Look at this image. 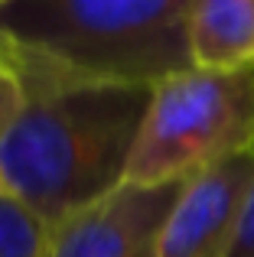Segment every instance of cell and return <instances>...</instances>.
<instances>
[{
  "label": "cell",
  "mask_w": 254,
  "mask_h": 257,
  "mask_svg": "<svg viewBox=\"0 0 254 257\" xmlns=\"http://www.w3.org/2000/svg\"><path fill=\"white\" fill-rule=\"evenodd\" d=\"M13 62L23 104L0 134V182L52 228L124 186L153 88Z\"/></svg>",
  "instance_id": "obj_1"
},
{
  "label": "cell",
  "mask_w": 254,
  "mask_h": 257,
  "mask_svg": "<svg viewBox=\"0 0 254 257\" xmlns=\"http://www.w3.org/2000/svg\"><path fill=\"white\" fill-rule=\"evenodd\" d=\"M196 0H7L0 43L20 62L111 85L153 88L192 69Z\"/></svg>",
  "instance_id": "obj_2"
},
{
  "label": "cell",
  "mask_w": 254,
  "mask_h": 257,
  "mask_svg": "<svg viewBox=\"0 0 254 257\" xmlns=\"http://www.w3.org/2000/svg\"><path fill=\"white\" fill-rule=\"evenodd\" d=\"M248 150H254V69L192 65L153 85L124 182H189Z\"/></svg>",
  "instance_id": "obj_3"
},
{
  "label": "cell",
  "mask_w": 254,
  "mask_h": 257,
  "mask_svg": "<svg viewBox=\"0 0 254 257\" xmlns=\"http://www.w3.org/2000/svg\"><path fill=\"white\" fill-rule=\"evenodd\" d=\"M186 182L117 186L49 228L43 257H153L160 228Z\"/></svg>",
  "instance_id": "obj_4"
},
{
  "label": "cell",
  "mask_w": 254,
  "mask_h": 257,
  "mask_svg": "<svg viewBox=\"0 0 254 257\" xmlns=\"http://www.w3.org/2000/svg\"><path fill=\"white\" fill-rule=\"evenodd\" d=\"M254 182V150L189 179L160 228L153 257H228Z\"/></svg>",
  "instance_id": "obj_5"
},
{
  "label": "cell",
  "mask_w": 254,
  "mask_h": 257,
  "mask_svg": "<svg viewBox=\"0 0 254 257\" xmlns=\"http://www.w3.org/2000/svg\"><path fill=\"white\" fill-rule=\"evenodd\" d=\"M189 43L199 69H254V0H196Z\"/></svg>",
  "instance_id": "obj_6"
},
{
  "label": "cell",
  "mask_w": 254,
  "mask_h": 257,
  "mask_svg": "<svg viewBox=\"0 0 254 257\" xmlns=\"http://www.w3.org/2000/svg\"><path fill=\"white\" fill-rule=\"evenodd\" d=\"M46 238L49 225L10 192H0V257H43Z\"/></svg>",
  "instance_id": "obj_7"
},
{
  "label": "cell",
  "mask_w": 254,
  "mask_h": 257,
  "mask_svg": "<svg viewBox=\"0 0 254 257\" xmlns=\"http://www.w3.org/2000/svg\"><path fill=\"white\" fill-rule=\"evenodd\" d=\"M20 104H23V78L17 72L10 49L0 43V134L20 111Z\"/></svg>",
  "instance_id": "obj_8"
},
{
  "label": "cell",
  "mask_w": 254,
  "mask_h": 257,
  "mask_svg": "<svg viewBox=\"0 0 254 257\" xmlns=\"http://www.w3.org/2000/svg\"><path fill=\"white\" fill-rule=\"evenodd\" d=\"M228 257H254V182H251L248 199H244V208H241V218H238L235 238H231Z\"/></svg>",
  "instance_id": "obj_9"
},
{
  "label": "cell",
  "mask_w": 254,
  "mask_h": 257,
  "mask_svg": "<svg viewBox=\"0 0 254 257\" xmlns=\"http://www.w3.org/2000/svg\"><path fill=\"white\" fill-rule=\"evenodd\" d=\"M0 192H4V182H0Z\"/></svg>",
  "instance_id": "obj_10"
},
{
  "label": "cell",
  "mask_w": 254,
  "mask_h": 257,
  "mask_svg": "<svg viewBox=\"0 0 254 257\" xmlns=\"http://www.w3.org/2000/svg\"><path fill=\"white\" fill-rule=\"evenodd\" d=\"M4 4H7V0H0V7H4Z\"/></svg>",
  "instance_id": "obj_11"
}]
</instances>
